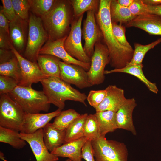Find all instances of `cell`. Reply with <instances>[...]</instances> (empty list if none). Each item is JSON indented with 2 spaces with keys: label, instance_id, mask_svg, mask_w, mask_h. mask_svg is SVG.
<instances>
[{
  "label": "cell",
  "instance_id": "25",
  "mask_svg": "<svg viewBox=\"0 0 161 161\" xmlns=\"http://www.w3.org/2000/svg\"><path fill=\"white\" fill-rule=\"evenodd\" d=\"M110 12L112 22L126 25L132 20L136 16L133 15L128 7L119 4L116 0H111Z\"/></svg>",
  "mask_w": 161,
  "mask_h": 161
},
{
  "label": "cell",
  "instance_id": "37",
  "mask_svg": "<svg viewBox=\"0 0 161 161\" xmlns=\"http://www.w3.org/2000/svg\"><path fill=\"white\" fill-rule=\"evenodd\" d=\"M106 93L105 89L92 90L89 92L86 99L89 104L95 109L102 102L106 95Z\"/></svg>",
  "mask_w": 161,
  "mask_h": 161
},
{
  "label": "cell",
  "instance_id": "30",
  "mask_svg": "<svg viewBox=\"0 0 161 161\" xmlns=\"http://www.w3.org/2000/svg\"><path fill=\"white\" fill-rule=\"evenodd\" d=\"M0 75L12 78L19 83L21 79V69L16 56L9 61L0 64Z\"/></svg>",
  "mask_w": 161,
  "mask_h": 161
},
{
  "label": "cell",
  "instance_id": "6",
  "mask_svg": "<svg viewBox=\"0 0 161 161\" xmlns=\"http://www.w3.org/2000/svg\"><path fill=\"white\" fill-rule=\"evenodd\" d=\"M91 142L95 161H127L128 150L123 143L102 136Z\"/></svg>",
  "mask_w": 161,
  "mask_h": 161
},
{
  "label": "cell",
  "instance_id": "19",
  "mask_svg": "<svg viewBox=\"0 0 161 161\" xmlns=\"http://www.w3.org/2000/svg\"><path fill=\"white\" fill-rule=\"evenodd\" d=\"M88 139L85 137L64 144L51 152L58 157H68L72 161H82V148Z\"/></svg>",
  "mask_w": 161,
  "mask_h": 161
},
{
  "label": "cell",
  "instance_id": "28",
  "mask_svg": "<svg viewBox=\"0 0 161 161\" xmlns=\"http://www.w3.org/2000/svg\"><path fill=\"white\" fill-rule=\"evenodd\" d=\"M72 7L74 16L78 18L84 13L91 10L96 13L98 10L100 0H69Z\"/></svg>",
  "mask_w": 161,
  "mask_h": 161
},
{
  "label": "cell",
  "instance_id": "43",
  "mask_svg": "<svg viewBox=\"0 0 161 161\" xmlns=\"http://www.w3.org/2000/svg\"><path fill=\"white\" fill-rule=\"evenodd\" d=\"M10 21L4 16L1 9L0 10V30L9 34Z\"/></svg>",
  "mask_w": 161,
  "mask_h": 161
},
{
  "label": "cell",
  "instance_id": "9",
  "mask_svg": "<svg viewBox=\"0 0 161 161\" xmlns=\"http://www.w3.org/2000/svg\"><path fill=\"white\" fill-rule=\"evenodd\" d=\"M83 14L72 21L70 31L64 44V48L73 58L85 63H91V58L85 53L81 42V24Z\"/></svg>",
  "mask_w": 161,
  "mask_h": 161
},
{
  "label": "cell",
  "instance_id": "15",
  "mask_svg": "<svg viewBox=\"0 0 161 161\" xmlns=\"http://www.w3.org/2000/svg\"><path fill=\"white\" fill-rule=\"evenodd\" d=\"M125 26L137 28L150 35L161 36V16L149 13L140 15L136 16Z\"/></svg>",
  "mask_w": 161,
  "mask_h": 161
},
{
  "label": "cell",
  "instance_id": "21",
  "mask_svg": "<svg viewBox=\"0 0 161 161\" xmlns=\"http://www.w3.org/2000/svg\"><path fill=\"white\" fill-rule=\"evenodd\" d=\"M18 16L9 23V36L13 46L20 53L24 48L25 35L24 22Z\"/></svg>",
  "mask_w": 161,
  "mask_h": 161
},
{
  "label": "cell",
  "instance_id": "17",
  "mask_svg": "<svg viewBox=\"0 0 161 161\" xmlns=\"http://www.w3.org/2000/svg\"><path fill=\"white\" fill-rule=\"evenodd\" d=\"M105 89L106 95L102 102L95 108L96 112L111 111L117 112L127 99L124 90L115 85H109Z\"/></svg>",
  "mask_w": 161,
  "mask_h": 161
},
{
  "label": "cell",
  "instance_id": "33",
  "mask_svg": "<svg viewBox=\"0 0 161 161\" xmlns=\"http://www.w3.org/2000/svg\"><path fill=\"white\" fill-rule=\"evenodd\" d=\"M56 0H30V7L33 11L40 17L48 12L52 8Z\"/></svg>",
  "mask_w": 161,
  "mask_h": 161
},
{
  "label": "cell",
  "instance_id": "2",
  "mask_svg": "<svg viewBox=\"0 0 161 161\" xmlns=\"http://www.w3.org/2000/svg\"><path fill=\"white\" fill-rule=\"evenodd\" d=\"M70 1L56 0L47 13L41 17L48 36L53 41L67 36L74 16Z\"/></svg>",
  "mask_w": 161,
  "mask_h": 161
},
{
  "label": "cell",
  "instance_id": "35",
  "mask_svg": "<svg viewBox=\"0 0 161 161\" xmlns=\"http://www.w3.org/2000/svg\"><path fill=\"white\" fill-rule=\"evenodd\" d=\"M12 2L16 15L23 20H26L30 7V0H12Z\"/></svg>",
  "mask_w": 161,
  "mask_h": 161
},
{
  "label": "cell",
  "instance_id": "27",
  "mask_svg": "<svg viewBox=\"0 0 161 161\" xmlns=\"http://www.w3.org/2000/svg\"><path fill=\"white\" fill-rule=\"evenodd\" d=\"M0 142L8 144L17 149L22 148L26 145L18 132L0 126Z\"/></svg>",
  "mask_w": 161,
  "mask_h": 161
},
{
  "label": "cell",
  "instance_id": "8",
  "mask_svg": "<svg viewBox=\"0 0 161 161\" xmlns=\"http://www.w3.org/2000/svg\"><path fill=\"white\" fill-rule=\"evenodd\" d=\"M109 63V53L106 45L100 41L96 43L91 65L87 72L89 81L92 86L98 85L104 82V69Z\"/></svg>",
  "mask_w": 161,
  "mask_h": 161
},
{
  "label": "cell",
  "instance_id": "46",
  "mask_svg": "<svg viewBox=\"0 0 161 161\" xmlns=\"http://www.w3.org/2000/svg\"><path fill=\"white\" fill-rule=\"evenodd\" d=\"M117 2L123 6L129 7L133 1V0H117Z\"/></svg>",
  "mask_w": 161,
  "mask_h": 161
},
{
  "label": "cell",
  "instance_id": "3",
  "mask_svg": "<svg viewBox=\"0 0 161 161\" xmlns=\"http://www.w3.org/2000/svg\"><path fill=\"white\" fill-rule=\"evenodd\" d=\"M43 91L50 103L61 110L67 100L79 102L87 106L85 100L87 96L72 87L61 78L56 77L46 78L40 82Z\"/></svg>",
  "mask_w": 161,
  "mask_h": 161
},
{
  "label": "cell",
  "instance_id": "14",
  "mask_svg": "<svg viewBox=\"0 0 161 161\" xmlns=\"http://www.w3.org/2000/svg\"><path fill=\"white\" fill-rule=\"evenodd\" d=\"M67 36L53 41H47L40 50L39 55L47 54L55 56L66 63L79 66L88 71L91 63H85L77 60L70 56L65 50L64 44Z\"/></svg>",
  "mask_w": 161,
  "mask_h": 161
},
{
  "label": "cell",
  "instance_id": "12",
  "mask_svg": "<svg viewBox=\"0 0 161 161\" xmlns=\"http://www.w3.org/2000/svg\"><path fill=\"white\" fill-rule=\"evenodd\" d=\"M60 78L66 82L80 89L92 86L89 81L87 72L82 67L60 61Z\"/></svg>",
  "mask_w": 161,
  "mask_h": 161
},
{
  "label": "cell",
  "instance_id": "47",
  "mask_svg": "<svg viewBox=\"0 0 161 161\" xmlns=\"http://www.w3.org/2000/svg\"><path fill=\"white\" fill-rule=\"evenodd\" d=\"M65 161H72L70 159L68 158L66 160H65Z\"/></svg>",
  "mask_w": 161,
  "mask_h": 161
},
{
  "label": "cell",
  "instance_id": "4",
  "mask_svg": "<svg viewBox=\"0 0 161 161\" xmlns=\"http://www.w3.org/2000/svg\"><path fill=\"white\" fill-rule=\"evenodd\" d=\"M7 94L27 113L48 112L50 103L43 91L36 90L31 87L17 85Z\"/></svg>",
  "mask_w": 161,
  "mask_h": 161
},
{
  "label": "cell",
  "instance_id": "23",
  "mask_svg": "<svg viewBox=\"0 0 161 161\" xmlns=\"http://www.w3.org/2000/svg\"><path fill=\"white\" fill-rule=\"evenodd\" d=\"M61 59L51 55L39 54L37 61L43 74L47 77H56L60 78V71L59 65Z\"/></svg>",
  "mask_w": 161,
  "mask_h": 161
},
{
  "label": "cell",
  "instance_id": "5",
  "mask_svg": "<svg viewBox=\"0 0 161 161\" xmlns=\"http://www.w3.org/2000/svg\"><path fill=\"white\" fill-rule=\"evenodd\" d=\"M48 39L41 17L31 14L29 20V30L24 58L37 63L40 50Z\"/></svg>",
  "mask_w": 161,
  "mask_h": 161
},
{
  "label": "cell",
  "instance_id": "32",
  "mask_svg": "<svg viewBox=\"0 0 161 161\" xmlns=\"http://www.w3.org/2000/svg\"><path fill=\"white\" fill-rule=\"evenodd\" d=\"M84 136L91 140L100 137L99 123L95 114H89L84 127Z\"/></svg>",
  "mask_w": 161,
  "mask_h": 161
},
{
  "label": "cell",
  "instance_id": "39",
  "mask_svg": "<svg viewBox=\"0 0 161 161\" xmlns=\"http://www.w3.org/2000/svg\"><path fill=\"white\" fill-rule=\"evenodd\" d=\"M128 8L131 13L136 16L146 13V4L142 0H133Z\"/></svg>",
  "mask_w": 161,
  "mask_h": 161
},
{
  "label": "cell",
  "instance_id": "10",
  "mask_svg": "<svg viewBox=\"0 0 161 161\" xmlns=\"http://www.w3.org/2000/svg\"><path fill=\"white\" fill-rule=\"evenodd\" d=\"M95 13L90 10L87 12L82 30V35L85 41L83 50L86 55L91 58L96 43L103 39V35L98 24L96 23Z\"/></svg>",
  "mask_w": 161,
  "mask_h": 161
},
{
  "label": "cell",
  "instance_id": "13",
  "mask_svg": "<svg viewBox=\"0 0 161 161\" xmlns=\"http://www.w3.org/2000/svg\"><path fill=\"white\" fill-rule=\"evenodd\" d=\"M21 138L29 145L36 161H57L58 157L50 152L43 139V128L31 134L20 133Z\"/></svg>",
  "mask_w": 161,
  "mask_h": 161
},
{
  "label": "cell",
  "instance_id": "31",
  "mask_svg": "<svg viewBox=\"0 0 161 161\" xmlns=\"http://www.w3.org/2000/svg\"><path fill=\"white\" fill-rule=\"evenodd\" d=\"M160 43L161 38L157 39L149 44L145 45L138 43H135L133 56L131 61L129 63L131 64L138 65H143L142 61L147 52Z\"/></svg>",
  "mask_w": 161,
  "mask_h": 161
},
{
  "label": "cell",
  "instance_id": "11",
  "mask_svg": "<svg viewBox=\"0 0 161 161\" xmlns=\"http://www.w3.org/2000/svg\"><path fill=\"white\" fill-rule=\"evenodd\" d=\"M10 49L18 59L21 67V79L18 85L31 87L32 84L40 82L48 77L43 74L37 63L31 61L22 56L12 44Z\"/></svg>",
  "mask_w": 161,
  "mask_h": 161
},
{
  "label": "cell",
  "instance_id": "7",
  "mask_svg": "<svg viewBox=\"0 0 161 161\" xmlns=\"http://www.w3.org/2000/svg\"><path fill=\"white\" fill-rule=\"evenodd\" d=\"M25 112L7 94H0V126L21 132Z\"/></svg>",
  "mask_w": 161,
  "mask_h": 161
},
{
  "label": "cell",
  "instance_id": "44",
  "mask_svg": "<svg viewBox=\"0 0 161 161\" xmlns=\"http://www.w3.org/2000/svg\"><path fill=\"white\" fill-rule=\"evenodd\" d=\"M146 13L154 14L161 16V5L150 6L146 4Z\"/></svg>",
  "mask_w": 161,
  "mask_h": 161
},
{
  "label": "cell",
  "instance_id": "24",
  "mask_svg": "<svg viewBox=\"0 0 161 161\" xmlns=\"http://www.w3.org/2000/svg\"><path fill=\"white\" fill-rule=\"evenodd\" d=\"M116 112L111 111L97 112L95 114L99 123L100 136L104 137L109 132L118 129Z\"/></svg>",
  "mask_w": 161,
  "mask_h": 161
},
{
  "label": "cell",
  "instance_id": "1",
  "mask_svg": "<svg viewBox=\"0 0 161 161\" xmlns=\"http://www.w3.org/2000/svg\"><path fill=\"white\" fill-rule=\"evenodd\" d=\"M111 0H100L97 12L95 13L97 23L103 34V40L109 50V64L114 69L125 66L132 59L134 50L121 45L113 34L111 18Z\"/></svg>",
  "mask_w": 161,
  "mask_h": 161
},
{
  "label": "cell",
  "instance_id": "22",
  "mask_svg": "<svg viewBox=\"0 0 161 161\" xmlns=\"http://www.w3.org/2000/svg\"><path fill=\"white\" fill-rule=\"evenodd\" d=\"M143 65L132 64L128 63L124 67L120 69H114L110 70H105L104 74L115 72H121L130 74L137 77L143 83L148 89L152 92L157 94L158 90L154 83L149 81L145 76L143 71Z\"/></svg>",
  "mask_w": 161,
  "mask_h": 161
},
{
  "label": "cell",
  "instance_id": "34",
  "mask_svg": "<svg viewBox=\"0 0 161 161\" xmlns=\"http://www.w3.org/2000/svg\"><path fill=\"white\" fill-rule=\"evenodd\" d=\"M112 24L113 34L118 43L124 47L131 49H133L126 38L125 26L112 22Z\"/></svg>",
  "mask_w": 161,
  "mask_h": 161
},
{
  "label": "cell",
  "instance_id": "18",
  "mask_svg": "<svg viewBox=\"0 0 161 161\" xmlns=\"http://www.w3.org/2000/svg\"><path fill=\"white\" fill-rule=\"evenodd\" d=\"M137 105L134 98L127 99L116 114L118 129L130 131L134 135H136L137 132L133 122L132 114Z\"/></svg>",
  "mask_w": 161,
  "mask_h": 161
},
{
  "label": "cell",
  "instance_id": "41",
  "mask_svg": "<svg viewBox=\"0 0 161 161\" xmlns=\"http://www.w3.org/2000/svg\"><path fill=\"white\" fill-rule=\"evenodd\" d=\"M9 34L7 32L0 30V49L10 50L12 44L10 41Z\"/></svg>",
  "mask_w": 161,
  "mask_h": 161
},
{
  "label": "cell",
  "instance_id": "40",
  "mask_svg": "<svg viewBox=\"0 0 161 161\" xmlns=\"http://www.w3.org/2000/svg\"><path fill=\"white\" fill-rule=\"evenodd\" d=\"M82 158L86 161H95L91 140L88 139L83 146L81 151Z\"/></svg>",
  "mask_w": 161,
  "mask_h": 161
},
{
  "label": "cell",
  "instance_id": "29",
  "mask_svg": "<svg viewBox=\"0 0 161 161\" xmlns=\"http://www.w3.org/2000/svg\"><path fill=\"white\" fill-rule=\"evenodd\" d=\"M80 115L73 109L61 111L56 117L52 124L54 127L58 129L66 130L74 120Z\"/></svg>",
  "mask_w": 161,
  "mask_h": 161
},
{
  "label": "cell",
  "instance_id": "16",
  "mask_svg": "<svg viewBox=\"0 0 161 161\" xmlns=\"http://www.w3.org/2000/svg\"><path fill=\"white\" fill-rule=\"evenodd\" d=\"M61 111V110L58 109L55 111L47 113H25L24 123L20 132L26 134L34 133L43 128L52 118L59 115Z\"/></svg>",
  "mask_w": 161,
  "mask_h": 161
},
{
  "label": "cell",
  "instance_id": "42",
  "mask_svg": "<svg viewBox=\"0 0 161 161\" xmlns=\"http://www.w3.org/2000/svg\"><path fill=\"white\" fill-rule=\"evenodd\" d=\"M15 57L12 51L0 49V64L7 62Z\"/></svg>",
  "mask_w": 161,
  "mask_h": 161
},
{
  "label": "cell",
  "instance_id": "36",
  "mask_svg": "<svg viewBox=\"0 0 161 161\" xmlns=\"http://www.w3.org/2000/svg\"><path fill=\"white\" fill-rule=\"evenodd\" d=\"M18 83L11 77L0 75V94H7L18 85Z\"/></svg>",
  "mask_w": 161,
  "mask_h": 161
},
{
  "label": "cell",
  "instance_id": "26",
  "mask_svg": "<svg viewBox=\"0 0 161 161\" xmlns=\"http://www.w3.org/2000/svg\"><path fill=\"white\" fill-rule=\"evenodd\" d=\"M88 114L85 113L74 120L66 130L64 143L73 141L84 136V127Z\"/></svg>",
  "mask_w": 161,
  "mask_h": 161
},
{
  "label": "cell",
  "instance_id": "45",
  "mask_svg": "<svg viewBox=\"0 0 161 161\" xmlns=\"http://www.w3.org/2000/svg\"><path fill=\"white\" fill-rule=\"evenodd\" d=\"M145 4L150 6H157L161 5V0H142Z\"/></svg>",
  "mask_w": 161,
  "mask_h": 161
},
{
  "label": "cell",
  "instance_id": "38",
  "mask_svg": "<svg viewBox=\"0 0 161 161\" xmlns=\"http://www.w3.org/2000/svg\"><path fill=\"white\" fill-rule=\"evenodd\" d=\"M1 1L3 6H0V9L10 22L13 20L17 15L13 7L12 0H1Z\"/></svg>",
  "mask_w": 161,
  "mask_h": 161
},
{
  "label": "cell",
  "instance_id": "20",
  "mask_svg": "<svg viewBox=\"0 0 161 161\" xmlns=\"http://www.w3.org/2000/svg\"><path fill=\"white\" fill-rule=\"evenodd\" d=\"M66 130H60L54 127L51 123H48L43 128L44 141L50 152L58 148L64 143Z\"/></svg>",
  "mask_w": 161,
  "mask_h": 161
}]
</instances>
